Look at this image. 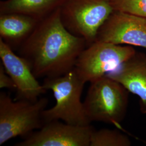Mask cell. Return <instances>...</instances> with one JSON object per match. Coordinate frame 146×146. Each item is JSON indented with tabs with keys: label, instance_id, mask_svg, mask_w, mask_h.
I'll return each instance as SVG.
<instances>
[{
	"label": "cell",
	"instance_id": "5",
	"mask_svg": "<svg viewBox=\"0 0 146 146\" xmlns=\"http://www.w3.org/2000/svg\"><path fill=\"white\" fill-rule=\"evenodd\" d=\"M114 11L113 0H66L60 8L64 26L84 38L88 46L95 41L100 28Z\"/></svg>",
	"mask_w": 146,
	"mask_h": 146
},
{
	"label": "cell",
	"instance_id": "3",
	"mask_svg": "<svg viewBox=\"0 0 146 146\" xmlns=\"http://www.w3.org/2000/svg\"><path fill=\"white\" fill-rule=\"evenodd\" d=\"M129 92L121 84L107 76L90 83L84 102L89 120L116 125L119 129L125 117Z\"/></svg>",
	"mask_w": 146,
	"mask_h": 146
},
{
	"label": "cell",
	"instance_id": "9",
	"mask_svg": "<svg viewBox=\"0 0 146 146\" xmlns=\"http://www.w3.org/2000/svg\"><path fill=\"white\" fill-rule=\"evenodd\" d=\"M0 58L6 72L16 86L15 100L36 101L47 92L40 84L26 60L18 54L0 38Z\"/></svg>",
	"mask_w": 146,
	"mask_h": 146
},
{
	"label": "cell",
	"instance_id": "11",
	"mask_svg": "<svg viewBox=\"0 0 146 146\" xmlns=\"http://www.w3.org/2000/svg\"><path fill=\"white\" fill-rule=\"evenodd\" d=\"M39 21L22 14H1L0 38L13 50H17L31 35Z\"/></svg>",
	"mask_w": 146,
	"mask_h": 146
},
{
	"label": "cell",
	"instance_id": "13",
	"mask_svg": "<svg viewBox=\"0 0 146 146\" xmlns=\"http://www.w3.org/2000/svg\"><path fill=\"white\" fill-rule=\"evenodd\" d=\"M129 137L116 129H94L90 139V146H130Z\"/></svg>",
	"mask_w": 146,
	"mask_h": 146
},
{
	"label": "cell",
	"instance_id": "12",
	"mask_svg": "<svg viewBox=\"0 0 146 146\" xmlns=\"http://www.w3.org/2000/svg\"><path fill=\"white\" fill-rule=\"evenodd\" d=\"M66 0H4L0 2V14L19 13L41 21L61 8Z\"/></svg>",
	"mask_w": 146,
	"mask_h": 146
},
{
	"label": "cell",
	"instance_id": "15",
	"mask_svg": "<svg viewBox=\"0 0 146 146\" xmlns=\"http://www.w3.org/2000/svg\"><path fill=\"white\" fill-rule=\"evenodd\" d=\"M0 88L9 89L16 91L15 84L11 76L6 72L1 62L0 63Z\"/></svg>",
	"mask_w": 146,
	"mask_h": 146
},
{
	"label": "cell",
	"instance_id": "1",
	"mask_svg": "<svg viewBox=\"0 0 146 146\" xmlns=\"http://www.w3.org/2000/svg\"><path fill=\"white\" fill-rule=\"evenodd\" d=\"M87 46L84 38L74 35L64 26L59 8L39 21L17 51L37 78H55L73 69Z\"/></svg>",
	"mask_w": 146,
	"mask_h": 146
},
{
	"label": "cell",
	"instance_id": "2",
	"mask_svg": "<svg viewBox=\"0 0 146 146\" xmlns=\"http://www.w3.org/2000/svg\"><path fill=\"white\" fill-rule=\"evenodd\" d=\"M86 84L75 69L62 76L44 78L43 86L52 91L56 104L44 110L42 117L44 124L54 120H62L73 125L86 126L90 125L81 101V95Z\"/></svg>",
	"mask_w": 146,
	"mask_h": 146
},
{
	"label": "cell",
	"instance_id": "8",
	"mask_svg": "<svg viewBox=\"0 0 146 146\" xmlns=\"http://www.w3.org/2000/svg\"><path fill=\"white\" fill-rule=\"evenodd\" d=\"M96 41L146 49V19L115 11L100 28Z\"/></svg>",
	"mask_w": 146,
	"mask_h": 146
},
{
	"label": "cell",
	"instance_id": "14",
	"mask_svg": "<svg viewBox=\"0 0 146 146\" xmlns=\"http://www.w3.org/2000/svg\"><path fill=\"white\" fill-rule=\"evenodd\" d=\"M114 11L146 19V0H113Z\"/></svg>",
	"mask_w": 146,
	"mask_h": 146
},
{
	"label": "cell",
	"instance_id": "4",
	"mask_svg": "<svg viewBox=\"0 0 146 146\" xmlns=\"http://www.w3.org/2000/svg\"><path fill=\"white\" fill-rule=\"evenodd\" d=\"M46 98L36 101L13 100L9 94L0 93V146L17 137H25L44 125L43 111L48 104Z\"/></svg>",
	"mask_w": 146,
	"mask_h": 146
},
{
	"label": "cell",
	"instance_id": "7",
	"mask_svg": "<svg viewBox=\"0 0 146 146\" xmlns=\"http://www.w3.org/2000/svg\"><path fill=\"white\" fill-rule=\"evenodd\" d=\"M92 125H73L54 120L23 137L15 146H90Z\"/></svg>",
	"mask_w": 146,
	"mask_h": 146
},
{
	"label": "cell",
	"instance_id": "6",
	"mask_svg": "<svg viewBox=\"0 0 146 146\" xmlns=\"http://www.w3.org/2000/svg\"><path fill=\"white\" fill-rule=\"evenodd\" d=\"M136 52L131 46L96 41L81 52L74 69L84 82L91 83L115 70Z\"/></svg>",
	"mask_w": 146,
	"mask_h": 146
},
{
	"label": "cell",
	"instance_id": "10",
	"mask_svg": "<svg viewBox=\"0 0 146 146\" xmlns=\"http://www.w3.org/2000/svg\"><path fill=\"white\" fill-rule=\"evenodd\" d=\"M137 95L142 114H146V54L136 52L115 70L106 75Z\"/></svg>",
	"mask_w": 146,
	"mask_h": 146
}]
</instances>
